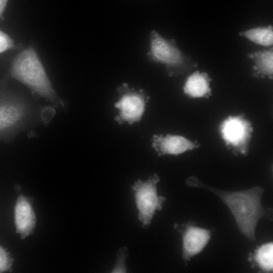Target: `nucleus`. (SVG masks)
Segmentation results:
<instances>
[{"label":"nucleus","instance_id":"2eb2a0df","mask_svg":"<svg viewBox=\"0 0 273 273\" xmlns=\"http://www.w3.org/2000/svg\"><path fill=\"white\" fill-rule=\"evenodd\" d=\"M21 46L7 33L0 30V54L9 50H19Z\"/></svg>","mask_w":273,"mask_h":273},{"label":"nucleus","instance_id":"4468645a","mask_svg":"<svg viewBox=\"0 0 273 273\" xmlns=\"http://www.w3.org/2000/svg\"><path fill=\"white\" fill-rule=\"evenodd\" d=\"M253 259L262 271L269 272L273 268V243H266L259 246L255 251Z\"/></svg>","mask_w":273,"mask_h":273},{"label":"nucleus","instance_id":"1a4fd4ad","mask_svg":"<svg viewBox=\"0 0 273 273\" xmlns=\"http://www.w3.org/2000/svg\"><path fill=\"white\" fill-rule=\"evenodd\" d=\"M182 257L186 264L194 256L200 253L211 238L208 229L187 225L182 233Z\"/></svg>","mask_w":273,"mask_h":273},{"label":"nucleus","instance_id":"a211bd4d","mask_svg":"<svg viewBox=\"0 0 273 273\" xmlns=\"http://www.w3.org/2000/svg\"><path fill=\"white\" fill-rule=\"evenodd\" d=\"M9 0H0V20L6 9Z\"/></svg>","mask_w":273,"mask_h":273},{"label":"nucleus","instance_id":"423d86ee","mask_svg":"<svg viewBox=\"0 0 273 273\" xmlns=\"http://www.w3.org/2000/svg\"><path fill=\"white\" fill-rule=\"evenodd\" d=\"M118 95L117 101L114 106L118 110L114 117L119 124H132L142 119L150 97L143 89L130 87L123 83L117 88Z\"/></svg>","mask_w":273,"mask_h":273},{"label":"nucleus","instance_id":"6e6552de","mask_svg":"<svg viewBox=\"0 0 273 273\" xmlns=\"http://www.w3.org/2000/svg\"><path fill=\"white\" fill-rule=\"evenodd\" d=\"M152 146L159 156L166 155H177L198 148L200 144L179 135L154 134Z\"/></svg>","mask_w":273,"mask_h":273},{"label":"nucleus","instance_id":"39448f33","mask_svg":"<svg viewBox=\"0 0 273 273\" xmlns=\"http://www.w3.org/2000/svg\"><path fill=\"white\" fill-rule=\"evenodd\" d=\"M159 176L155 173L145 180L139 179L132 185L135 202L139 213L138 218L143 228L148 226L157 211L162 208L166 198L159 196L157 184Z\"/></svg>","mask_w":273,"mask_h":273},{"label":"nucleus","instance_id":"7ed1b4c3","mask_svg":"<svg viewBox=\"0 0 273 273\" xmlns=\"http://www.w3.org/2000/svg\"><path fill=\"white\" fill-rule=\"evenodd\" d=\"M10 76L26 86L35 95L64 108L66 104L57 95L35 49L29 46L13 60Z\"/></svg>","mask_w":273,"mask_h":273},{"label":"nucleus","instance_id":"f8f14e48","mask_svg":"<svg viewBox=\"0 0 273 273\" xmlns=\"http://www.w3.org/2000/svg\"><path fill=\"white\" fill-rule=\"evenodd\" d=\"M248 57L254 62L253 76L257 78L273 77V50L259 51L248 54Z\"/></svg>","mask_w":273,"mask_h":273},{"label":"nucleus","instance_id":"ddd939ff","mask_svg":"<svg viewBox=\"0 0 273 273\" xmlns=\"http://www.w3.org/2000/svg\"><path fill=\"white\" fill-rule=\"evenodd\" d=\"M239 35L262 46H272L273 43V28L271 25L259 26L241 31L239 32Z\"/></svg>","mask_w":273,"mask_h":273},{"label":"nucleus","instance_id":"20e7f679","mask_svg":"<svg viewBox=\"0 0 273 273\" xmlns=\"http://www.w3.org/2000/svg\"><path fill=\"white\" fill-rule=\"evenodd\" d=\"M149 48L146 57L150 62L163 65L168 75L178 76L188 72L198 66L189 55L184 54L174 39H168L156 30L149 36Z\"/></svg>","mask_w":273,"mask_h":273},{"label":"nucleus","instance_id":"f3484780","mask_svg":"<svg viewBox=\"0 0 273 273\" xmlns=\"http://www.w3.org/2000/svg\"><path fill=\"white\" fill-rule=\"evenodd\" d=\"M13 259L10 253L0 245V272H6L11 269Z\"/></svg>","mask_w":273,"mask_h":273},{"label":"nucleus","instance_id":"f03ea898","mask_svg":"<svg viewBox=\"0 0 273 273\" xmlns=\"http://www.w3.org/2000/svg\"><path fill=\"white\" fill-rule=\"evenodd\" d=\"M186 184L190 187L206 190L216 195L231 211L240 231L251 241L256 239L255 231L259 220L264 217H270L271 209L264 208L261 204L264 189L260 187L224 191L205 184L195 176L189 177Z\"/></svg>","mask_w":273,"mask_h":273},{"label":"nucleus","instance_id":"f257e3e1","mask_svg":"<svg viewBox=\"0 0 273 273\" xmlns=\"http://www.w3.org/2000/svg\"><path fill=\"white\" fill-rule=\"evenodd\" d=\"M25 94L9 88L0 80V141L10 142L20 133L48 123L54 114Z\"/></svg>","mask_w":273,"mask_h":273},{"label":"nucleus","instance_id":"9b49d317","mask_svg":"<svg viewBox=\"0 0 273 273\" xmlns=\"http://www.w3.org/2000/svg\"><path fill=\"white\" fill-rule=\"evenodd\" d=\"M211 78L206 72L196 71L189 75L183 86L184 93L192 98H208L211 96Z\"/></svg>","mask_w":273,"mask_h":273},{"label":"nucleus","instance_id":"9d476101","mask_svg":"<svg viewBox=\"0 0 273 273\" xmlns=\"http://www.w3.org/2000/svg\"><path fill=\"white\" fill-rule=\"evenodd\" d=\"M16 232L24 239L33 231L36 223L31 199L20 195L16 201L14 211Z\"/></svg>","mask_w":273,"mask_h":273},{"label":"nucleus","instance_id":"0eeeda50","mask_svg":"<svg viewBox=\"0 0 273 273\" xmlns=\"http://www.w3.org/2000/svg\"><path fill=\"white\" fill-rule=\"evenodd\" d=\"M219 130L226 147L234 155H247L253 128L244 114L228 116L220 124Z\"/></svg>","mask_w":273,"mask_h":273},{"label":"nucleus","instance_id":"dca6fc26","mask_svg":"<svg viewBox=\"0 0 273 273\" xmlns=\"http://www.w3.org/2000/svg\"><path fill=\"white\" fill-rule=\"evenodd\" d=\"M127 256V248H120L117 254V259L112 272H126L125 261Z\"/></svg>","mask_w":273,"mask_h":273}]
</instances>
